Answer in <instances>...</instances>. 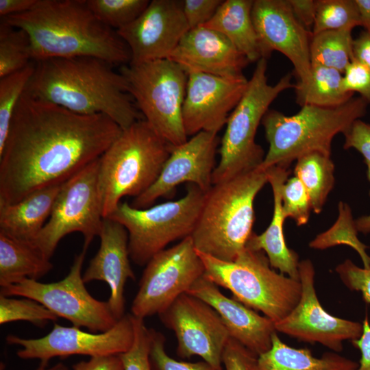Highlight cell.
Returning a JSON list of instances; mask_svg holds the SVG:
<instances>
[{
	"mask_svg": "<svg viewBox=\"0 0 370 370\" xmlns=\"http://www.w3.org/2000/svg\"><path fill=\"white\" fill-rule=\"evenodd\" d=\"M121 132L105 114H79L24 92L0 151V204L63 184L99 158Z\"/></svg>",
	"mask_w": 370,
	"mask_h": 370,
	"instance_id": "6da1fadb",
	"label": "cell"
},
{
	"mask_svg": "<svg viewBox=\"0 0 370 370\" xmlns=\"http://www.w3.org/2000/svg\"><path fill=\"white\" fill-rule=\"evenodd\" d=\"M34 62L25 91L32 97L82 115L105 114L122 130L144 119L125 77L108 62L92 57Z\"/></svg>",
	"mask_w": 370,
	"mask_h": 370,
	"instance_id": "7a4b0ae2",
	"label": "cell"
},
{
	"mask_svg": "<svg viewBox=\"0 0 370 370\" xmlns=\"http://www.w3.org/2000/svg\"><path fill=\"white\" fill-rule=\"evenodd\" d=\"M1 21L27 34L33 61L92 57L112 66L131 61L127 45L97 18L87 0H37L29 11Z\"/></svg>",
	"mask_w": 370,
	"mask_h": 370,
	"instance_id": "3957f363",
	"label": "cell"
},
{
	"mask_svg": "<svg viewBox=\"0 0 370 370\" xmlns=\"http://www.w3.org/2000/svg\"><path fill=\"white\" fill-rule=\"evenodd\" d=\"M267 183L268 169L258 166L213 184L190 235L196 250L234 261L253 232L254 199Z\"/></svg>",
	"mask_w": 370,
	"mask_h": 370,
	"instance_id": "277c9868",
	"label": "cell"
},
{
	"mask_svg": "<svg viewBox=\"0 0 370 370\" xmlns=\"http://www.w3.org/2000/svg\"><path fill=\"white\" fill-rule=\"evenodd\" d=\"M171 148L144 119L122 130L99 158L98 187L103 219L114 211L123 197L135 198L153 184Z\"/></svg>",
	"mask_w": 370,
	"mask_h": 370,
	"instance_id": "5b68a950",
	"label": "cell"
},
{
	"mask_svg": "<svg viewBox=\"0 0 370 370\" xmlns=\"http://www.w3.org/2000/svg\"><path fill=\"white\" fill-rule=\"evenodd\" d=\"M368 103L361 97H352L334 108L303 106L291 116L269 110L261 122L269 149L260 167L290 166L311 152L330 156L334 136L345 134L353 123L366 114Z\"/></svg>",
	"mask_w": 370,
	"mask_h": 370,
	"instance_id": "8992f818",
	"label": "cell"
},
{
	"mask_svg": "<svg viewBox=\"0 0 370 370\" xmlns=\"http://www.w3.org/2000/svg\"><path fill=\"white\" fill-rule=\"evenodd\" d=\"M197 253L205 278L228 289L234 299L262 312L274 323L286 317L299 301L300 281L277 273L262 251L245 247L232 262Z\"/></svg>",
	"mask_w": 370,
	"mask_h": 370,
	"instance_id": "52a82bcc",
	"label": "cell"
},
{
	"mask_svg": "<svg viewBox=\"0 0 370 370\" xmlns=\"http://www.w3.org/2000/svg\"><path fill=\"white\" fill-rule=\"evenodd\" d=\"M267 69V59L256 62L245 92L228 117L212 185L254 169L264 160V149L255 140L258 127L272 102L281 92L295 86L290 73L274 85L269 84Z\"/></svg>",
	"mask_w": 370,
	"mask_h": 370,
	"instance_id": "ba28073f",
	"label": "cell"
},
{
	"mask_svg": "<svg viewBox=\"0 0 370 370\" xmlns=\"http://www.w3.org/2000/svg\"><path fill=\"white\" fill-rule=\"evenodd\" d=\"M120 73L144 119L171 145L185 143L182 108L187 73L169 59L123 65Z\"/></svg>",
	"mask_w": 370,
	"mask_h": 370,
	"instance_id": "9c48e42d",
	"label": "cell"
},
{
	"mask_svg": "<svg viewBox=\"0 0 370 370\" xmlns=\"http://www.w3.org/2000/svg\"><path fill=\"white\" fill-rule=\"evenodd\" d=\"M205 195L197 186L189 184L186 194L180 199L142 209L121 201L108 218L125 227L130 259L144 266L170 243L192 234Z\"/></svg>",
	"mask_w": 370,
	"mask_h": 370,
	"instance_id": "30bf717a",
	"label": "cell"
},
{
	"mask_svg": "<svg viewBox=\"0 0 370 370\" xmlns=\"http://www.w3.org/2000/svg\"><path fill=\"white\" fill-rule=\"evenodd\" d=\"M99 158L64 182L51 215L33 245L50 260L65 236L79 232L88 248L101 230L103 217L98 187Z\"/></svg>",
	"mask_w": 370,
	"mask_h": 370,
	"instance_id": "8fae6325",
	"label": "cell"
},
{
	"mask_svg": "<svg viewBox=\"0 0 370 370\" xmlns=\"http://www.w3.org/2000/svg\"><path fill=\"white\" fill-rule=\"evenodd\" d=\"M87 249L83 247L82 251L75 255L69 273L62 280L42 283L27 278L1 287L0 295L32 299L58 317L69 321L73 326L84 327L93 333L110 330L119 320L113 316L108 301L94 298L83 280L82 270Z\"/></svg>",
	"mask_w": 370,
	"mask_h": 370,
	"instance_id": "7c38bea8",
	"label": "cell"
},
{
	"mask_svg": "<svg viewBox=\"0 0 370 370\" xmlns=\"http://www.w3.org/2000/svg\"><path fill=\"white\" fill-rule=\"evenodd\" d=\"M145 266L131 308L142 319L162 313L205 273L190 236L157 253Z\"/></svg>",
	"mask_w": 370,
	"mask_h": 370,
	"instance_id": "4fadbf2b",
	"label": "cell"
},
{
	"mask_svg": "<svg viewBox=\"0 0 370 370\" xmlns=\"http://www.w3.org/2000/svg\"><path fill=\"white\" fill-rule=\"evenodd\" d=\"M133 341L132 314H125L113 328L103 332H86L79 328L55 323L52 330L41 338H23L11 334L6 337L8 344L22 347L16 352L20 358L39 359L47 363L55 357L121 354L130 348Z\"/></svg>",
	"mask_w": 370,
	"mask_h": 370,
	"instance_id": "5bb4252c",
	"label": "cell"
},
{
	"mask_svg": "<svg viewBox=\"0 0 370 370\" xmlns=\"http://www.w3.org/2000/svg\"><path fill=\"white\" fill-rule=\"evenodd\" d=\"M159 317L174 332L177 354L181 358L198 356L217 370H223L222 354L230 336L212 307L184 293Z\"/></svg>",
	"mask_w": 370,
	"mask_h": 370,
	"instance_id": "9a60e30c",
	"label": "cell"
},
{
	"mask_svg": "<svg viewBox=\"0 0 370 370\" xmlns=\"http://www.w3.org/2000/svg\"><path fill=\"white\" fill-rule=\"evenodd\" d=\"M314 267L309 259L299 264L301 294L299 301L283 319L274 323L276 332L301 342L320 343L334 352L343 350V342L358 338L362 323L333 316L324 310L314 288Z\"/></svg>",
	"mask_w": 370,
	"mask_h": 370,
	"instance_id": "2e32d148",
	"label": "cell"
},
{
	"mask_svg": "<svg viewBox=\"0 0 370 370\" xmlns=\"http://www.w3.org/2000/svg\"><path fill=\"white\" fill-rule=\"evenodd\" d=\"M217 134L200 132L183 144L172 146L171 153L153 184L135 197L131 206L150 207L160 197H167L184 183L197 186L206 193L212 186L215 156L220 143Z\"/></svg>",
	"mask_w": 370,
	"mask_h": 370,
	"instance_id": "e0dca14e",
	"label": "cell"
},
{
	"mask_svg": "<svg viewBox=\"0 0 370 370\" xmlns=\"http://www.w3.org/2000/svg\"><path fill=\"white\" fill-rule=\"evenodd\" d=\"M190 30L180 0H152L130 24L116 30L127 45L130 64L167 59Z\"/></svg>",
	"mask_w": 370,
	"mask_h": 370,
	"instance_id": "ac0fdd59",
	"label": "cell"
},
{
	"mask_svg": "<svg viewBox=\"0 0 370 370\" xmlns=\"http://www.w3.org/2000/svg\"><path fill=\"white\" fill-rule=\"evenodd\" d=\"M251 16L262 58H269L273 51L282 53L293 64L298 82H308L312 33L295 18L288 1L255 0Z\"/></svg>",
	"mask_w": 370,
	"mask_h": 370,
	"instance_id": "d6986e66",
	"label": "cell"
},
{
	"mask_svg": "<svg viewBox=\"0 0 370 370\" xmlns=\"http://www.w3.org/2000/svg\"><path fill=\"white\" fill-rule=\"evenodd\" d=\"M182 108L187 136L204 131L218 134L242 98L248 80L244 75L223 77L190 72Z\"/></svg>",
	"mask_w": 370,
	"mask_h": 370,
	"instance_id": "ffe728a7",
	"label": "cell"
},
{
	"mask_svg": "<svg viewBox=\"0 0 370 370\" xmlns=\"http://www.w3.org/2000/svg\"><path fill=\"white\" fill-rule=\"evenodd\" d=\"M99 237V248L83 274L85 283L98 280L106 282L110 289L107 301L116 319L125 314V286L128 279L135 280L130 265L128 233L120 223L105 218Z\"/></svg>",
	"mask_w": 370,
	"mask_h": 370,
	"instance_id": "44dd1931",
	"label": "cell"
},
{
	"mask_svg": "<svg viewBox=\"0 0 370 370\" xmlns=\"http://www.w3.org/2000/svg\"><path fill=\"white\" fill-rule=\"evenodd\" d=\"M187 73L198 72L223 77L244 75L249 63L221 33L205 27L190 29L169 58Z\"/></svg>",
	"mask_w": 370,
	"mask_h": 370,
	"instance_id": "7402d4cb",
	"label": "cell"
},
{
	"mask_svg": "<svg viewBox=\"0 0 370 370\" xmlns=\"http://www.w3.org/2000/svg\"><path fill=\"white\" fill-rule=\"evenodd\" d=\"M186 293L212 307L221 317L230 337L258 356L271 348L272 335L276 332L273 321L233 297H226L218 286L204 275L197 280Z\"/></svg>",
	"mask_w": 370,
	"mask_h": 370,
	"instance_id": "603a6c76",
	"label": "cell"
},
{
	"mask_svg": "<svg viewBox=\"0 0 370 370\" xmlns=\"http://www.w3.org/2000/svg\"><path fill=\"white\" fill-rule=\"evenodd\" d=\"M291 172L290 166H274L268 169V183L271 186L273 197L272 219L262 233L252 232L245 247L264 251L273 269L299 280V256L288 247L283 228L285 218L282 213V189Z\"/></svg>",
	"mask_w": 370,
	"mask_h": 370,
	"instance_id": "cb8c5ba5",
	"label": "cell"
},
{
	"mask_svg": "<svg viewBox=\"0 0 370 370\" xmlns=\"http://www.w3.org/2000/svg\"><path fill=\"white\" fill-rule=\"evenodd\" d=\"M62 184L37 190L14 204H0V232L33 244L51 215Z\"/></svg>",
	"mask_w": 370,
	"mask_h": 370,
	"instance_id": "d4e9b609",
	"label": "cell"
},
{
	"mask_svg": "<svg viewBox=\"0 0 370 370\" xmlns=\"http://www.w3.org/2000/svg\"><path fill=\"white\" fill-rule=\"evenodd\" d=\"M253 0H225L205 27L225 36L249 60L262 58L251 16Z\"/></svg>",
	"mask_w": 370,
	"mask_h": 370,
	"instance_id": "484cf974",
	"label": "cell"
},
{
	"mask_svg": "<svg viewBox=\"0 0 370 370\" xmlns=\"http://www.w3.org/2000/svg\"><path fill=\"white\" fill-rule=\"evenodd\" d=\"M358 362L336 352L315 357L308 348H294L272 335L271 348L258 356L257 370H355Z\"/></svg>",
	"mask_w": 370,
	"mask_h": 370,
	"instance_id": "4316f807",
	"label": "cell"
},
{
	"mask_svg": "<svg viewBox=\"0 0 370 370\" xmlns=\"http://www.w3.org/2000/svg\"><path fill=\"white\" fill-rule=\"evenodd\" d=\"M53 267L33 244L0 232V286H8L25 279L38 280Z\"/></svg>",
	"mask_w": 370,
	"mask_h": 370,
	"instance_id": "83f0119b",
	"label": "cell"
},
{
	"mask_svg": "<svg viewBox=\"0 0 370 370\" xmlns=\"http://www.w3.org/2000/svg\"><path fill=\"white\" fill-rule=\"evenodd\" d=\"M342 73L332 68L312 66L308 82H297L294 88L296 102L301 106L311 105L323 108L341 106L354 95L342 87Z\"/></svg>",
	"mask_w": 370,
	"mask_h": 370,
	"instance_id": "f1b7e54d",
	"label": "cell"
},
{
	"mask_svg": "<svg viewBox=\"0 0 370 370\" xmlns=\"http://www.w3.org/2000/svg\"><path fill=\"white\" fill-rule=\"evenodd\" d=\"M335 166L330 156L311 152L296 160L294 176L305 187L310 198L312 211L319 214L335 182Z\"/></svg>",
	"mask_w": 370,
	"mask_h": 370,
	"instance_id": "f546056e",
	"label": "cell"
},
{
	"mask_svg": "<svg viewBox=\"0 0 370 370\" xmlns=\"http://www.w3.org/2000/svg\"><path fill=\"white\" fill-rule=\"evenodd\" d=\"M352 29H341L312 34L310 42L312 66L334 69L343 74L353 59Z\"/></svg>",
	"mask_w": 370,
	"mask_h": 370,
	"instance_id": "4dcf8cb0",
	"label": "cell"
},
{
	"mask_svg": "<svg viewBox=\"0 0 370 370\" xmlns=\"http://www.w3.org/2000/svg\"><path fill=\"white\" fill-rule=\"evenodd\" d=\"M358 232L350 206L340 201L336 221L327 230L317 234L309 243V247L314 249L324 250L338 245L349 246L358 254L363 267L368 268L370 267V256L366 249L369 247L359 240Z\"/></svg>",
	"mask_w": 370,
	"mask_h": 370,
	"instance_id": "1f68e13d",
	"label": "cell"
},
{
	"mask_svg": "<svg viewBox=\"0 0 370 370\" xmlns=\"http://www.w3.org/2000/svg\"><path fill=\"white\" fill-rule=\"evenodd\" d=\"M33 61L27 34L1 21L0 78L23 69Z\"/></svg>",
	"mask_w": 370,
	"mask_h": 370,
	"instance_id": "d6a6232c",
	"label": "cell"
},
{
	"mask_svg": "<svg viewBox=\"0 0 370 370\" xmlns=\"http://www.w3.org/2000/svg\"><path fill=\"white\" fill-rule=\"evenodd\" d=\"M34 69L35 62L32 61L23 69L0 78V151L5 143L14 110Z\"/></svg>",
	"mask_w": 370,
	"mask_h": 370,
	"instance_id": "836d02e7",
	"label": "cell"
},
{
	"mask_svg": "<svg viewBox=\"0 0 370 370\" xmlns=\"http://www.w3.org/2000/svg\"><path fill=\"white\" fill-rule=\"evenodd\" d=\"M360 26L355 0H317L312 33Z\"/></svg>",
	"mask_w": 370,
	"mask_h": 370,
	"instance_id": "e575fe53",
	"label": "cell"
},
{
	"mask_svg": "<svg viewBox=\"0 0 370 370\" xmlns=\"http://www.w3.org/2000/svg\"><path fill=\"white\" fill-rule=\"evenodd\" d=\"M148 0H87L89 8L107 26L118 30L135 21L146 9Z\"/></svg>",
	"mask_w": 370,
	"mask_h": 370,
	"instance_id": "d590c367",
	"label": "cell"
},
{
	"mask_svg": "<svg viewBox=\"0 0 370 370\" xmlns=\"http://www.w3.org/2000/svg\"><path fill=\"white\" fill-rule=\"evenodd\" d=\"M58 317L39 302L29 298H11L0 295V324L16 321H29L42 327Z\"/></svg>",
	"mask_w": 370,
	"mask_h": 370,
	"instance_id": "8d00e7d4",
	"label": "cell"
},
{
	"mask_svg": "<svg viewBox=\"0 0 370 370\" xmlns=\"http://www.w3.org/2000/svg\"><path fill=\"white\" fill-rule=\"evenodd\" d=\"M282 213L293 219L297 226L308 223L312 211L308 193L295 176L288 178L282 189Z\"/></svg>",
	"mask_w": 370,
	"mask_h": 370,
	"instance_id": "74e56055",
	"label": "cell"
},
{
	"mask_svg": "<svg viewBox=\"0 0 370 370\" xmlns=\"http://www.w3.org/2000/svg\"><path fill=\"white\" fill-rule=\"evenodd\" d=\"M134 341L130 348L119 354L124 370H152L150 362L151 345V330L148 329L144 319L133 316Z\"/></svg>",
	"mask_w": 370,
	"mask_h": 370,
	"instance_id": "f35d334b",
	"label": "cell"
},
{
	"mask_svg": "<svg viewBox=\"0 0 370 370\" xmlns=\"http://www.w3.org/2000/svg\"><path fill=\"white\" fill-rule=\"evenodd\" d=\"M150 330L151 345L149 358L152 370H217L204 360L189 362L172 358L166 352L164 335L153 329Z\"/></svg>",
	"mask_w": 370,
	"mask_h": 370,
	"instance_id": "ab89813d",
	"label": "cell"
},
{
	"mask_svg": "<svg viewBox=\"0 0 370 370\" xmlns=\"http://www.w3.org/2000/svg\"><path fill=\"white\" fill-rule=\"evenodd\" d=\"M335 271L347 288L360 292L363 300L370 304V267H360L347 259L336 267Z\"/></svg>",
	"mask_w": 370,
	"mask_h": 370,
	"instance_id": "60d3db41",
	"label": "cell"
},
{
	"mask_svg": "<svg viewBox=\"0 0 370 370\" xmlns=\"http://www.w3.org/2000/svg\"><path fill=\"white\" fill-rule=\"evenodd\" d=\"M221 362L225 370H257L258 356L230 337L224 347Z\"/></svg>",
	"mask_w": 370,
	"mask_h": 370,
	"instance_id": "b9f144b4",
	"label": "cell"
},
{
	"mask_svg": "<svg viewBox=\"0 0 370 370\" xmlns=\"http://www.w3.org/2000/svg\"><path fill=\"white\" fill-rule=\"evenodd\" d=\"M342 87L347 92H358L362 98L370 103V70L352 60L343 73Z\"/></svg>",
	"mask_w": 370,
	"mask_h": 370,
	"instance_id": "7bdbcfd3",
	"label": "cell"
},
{
	"mask_svg": "<svg viewBox=\"0 0 370 370\" xmlns=\"http://www.w3.org/2000/svg\"><path fill=\"white\" fill-rule=\"evenodd\" d=\"M223 1L222 0H183V12L190 29L208 23Z\"/></svg>",
	"mask_w": 370,
	"mask_h": 370,
	"instance_id": "ee69618b",
	"label": "cell"
},
{
	"mask_svg": "<svg viewBox=\"0 0 370 370\" xmlns=\"http://www.w3.org/2000/svg\"><path fill=\"white\" fill-rule=\"evenodd\" d=\"M344 136L343 148L355 149L364 157L365 162H370V124L358 119Z\"/></svg>",
	"mask_w": 370,
	"mask_h": 370,
	"instance_id": "f6af8a7d",
	"label": "cell"
},
{
	"mask_svg": "<svg viewBox=\"0 0 370 370\" xmlns=\"http://www.w3.org/2000/svg\"><path fill=\"white\" fill-rule=\"evenodd\" d=\"M73 370H124L119 354L102 355L90 357L72 367Z\"/></svg>",
	"mask_w": 370,
	"mask_h": 370,
	"instance_id": "bcb514c9",
	"label": "cell"
},
{
	"mask_svg": "<svg viewBox=\"0 0 370 370\" xmlns=\"http://www.w3.org/2000/svg\"><path fill=\"white\" fill-rule=\"evenodd\" d=\"M295 18L308 30L313 26L317 0H288Z\"/></svg>",
	"mask_w": 370,
	"mask_h": 370,
	"instance_id": "7dc6e473",
	"label": "cell"
},
{
	"mask_svg": "<svg viewBox=\"0 0 370 370\" xmlns=\"http://www.w3.org/2000/svg\"><path fill=\"white\" fill-rule=\"evenodd\" d=\"M362 323V332L360 336L351 341L353 346L358 349L361 354L358 367L355 370H370V324L367 314Z\"/></svg>",
	"mask_w": 370,
	"mask_h": 370,
	"instance_id": "c3c4849f",
	"label": "cell"
},
{
	"mask_svg": "<svg viewBox=\"0 0 370 370\" xmlns=\"http://www.w3.org/2000/svg\"><path fill=\"white\" fill-rule=\"evenodd\" d=\"M353 59L370 70V33L363 31L352 44Z\"/></svg>",
	"mask_w": 370,
	"mask_h": 370,
	"instance_id": "681fc988",
	"label": "cell"
},
{
	"mask_svg": "<svg viewBox=\"0 0 370 370\" xmlns=\"http://www.w3.org/2000/svg\"><path fill=\"white\" fill-rule=\"evenodd\" d=\"M37 0H0V16L4 18L31 10Z\"/></svg>",
	"mask_w": 370,
	"mask_h": 370,
	"instance_id": "f907efd6",
	"label": "cell"
},
{
	"mask_svg": "<svg viewBox=\"0 0 370 370\" xmlns=\"http://www.w3.org/2000/svg\"><path fill=\"white\" fill-rule=\"evenodd\" d=\"M358 8L360 26L370 33V0H355Z\"/></svg>",
	"mask_w": 370,
	"mask_h": 370,
	"instance_id": "816d5d0a",
	"label": "cell"
},
{
	"mask_svg": "<svg viewBox=\"0 0 370 370\" xmlns=\"http://www.w3.org/2000/svg\"><path fill=\"white\" fill-rule=\"evenodd\" d=\"M365 163L367 165V176L370 182V162ZM355 223L358 232H362L364 234H369L370 232V214L355 219Z\"/></svg>",
	"mask_w": 370,
	"mask_h": 370,
	"instance_id": "f5cc1de1",
	"label": "cell"
},
{
	"mask_svg": "<svg viewBox=\"0 0 370 370\" xmlns=\"http://www.w3.org/2000/svg\"><path fill=\"white\" fill-rule=\"evenodd\" d=\"M50 370H69L66 365L62 363H58L51 367Z\"/></svg>",
	"mask_w": 370,
	"mask_h": 370,
	"instance_id": "db71d44e",
	"label": "cell"
},
{
	"mask_svg": "<svg viewBox=\"0 0 370 370\" xmlns=\"http://www.w3.org/2000/svg\"><path fill=\"white\" fill-rule=\"evenodd\" d=\"M47 365V362H41L40 365L39 366V367L36 370H50L51 367L50 368H46Z\"/></svg>",
	"mask_w": 370,
	"mask_h": 370,
	"instance_id": "11a10c76",
	"label": "cell"
}]
</instances>
